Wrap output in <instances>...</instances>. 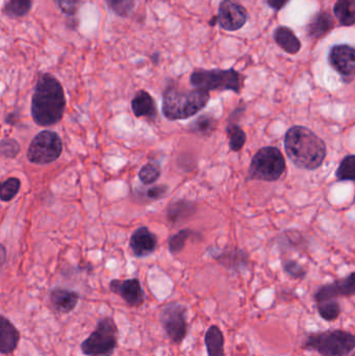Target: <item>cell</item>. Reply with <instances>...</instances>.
<instances>
[{"instance_id": "9c48e42d", "label": "cell", "mask_w": 355, "mask_h": 356, "mask_svg": "<svg viewBox=\"0 0 355 356\" xmlns=\"http://www.w3.org/2000/svg\"><path fill=\"white\" fill-rule=\"evenodd\" d=\"M62 152L63 141L60 136L56 131H43L31 142L27 150V159L33 164H50L56 162Z\"/></svg>"}, {"instance_id": "836d02e7", "label": "cell", "mask_w": 355, "mask_h": 356, "mask_svg": "<svg viewBox=\"0 0 355 356\" xmlns=\"http://www.w3.org/2000/svg\"><path fill=\"white\" fill-rule=\"evenodd\" d=\"M21 181L19 178L10 177L0 184V200L8 202L20 191Z\"/></svg>"}, {"instance_id": "f546056e", "label": "cell", "mask_w": 355, "mask_h": 356, "mask_svg": "<svg viewBox=\"0 0 355 356\" xmlns=\"http://www.w3.org/2000/svg\"><path fill=\"white\" fill-rule=\"evenodd\" d=\"M168 192L169 186L166 184H156V186H147L145 188H138L135 194L140 200L150 203L164 198Z\"/></svg>"}, {"instance_id": "ffe728a7", "label": "cell", "mask_w": 355, "mask_h": 356, "mask_svg": "<svg viewBox=\"0 0 355 356\" xmlns=\"http://www.w3.org/2000/svg\"><path fill=\"white\" fill-rule=\"evenodd\" d=\"M208 356H225V337L218 325H210L204 334Z\"/></svg>"}, {"instance_id": "4dcf8cb0", "label": "cell", "mask_w": 355, "mask_h": 356, "mask_svg": "<svg viewBox=\"0 0 355 356\" xmlns=\"http://www.w3.org/2000/svg\"><path fill=\"white\" fill-rule=\"evenodd\" d=\"M160 175H162V166H160V163L156 162V161H151V162H148L147 164L142 167L138 177H139L142 184H145V186H150V184L156 182Z\"/></svg>"}, {"instance_id": "d4e9b609", "label": "cell", "mask_w": 355, "mask_h": 356, "mask_svg": "<svg viewBox=\"0 0 355 356\" xmlns=\"http://www.w3.org/2000/svg\"><path fill=\"white\" fill-rule=\"evenodd\" d=\"M226 134L229 137V149L233 152H241L247 141V136L239 123L227 122Z\"/></svg>"}, {"instance_id": "ba28073f", "label": "cell", "mask_w": 355, "mask_h": 356, "mask_svg": "<svg viewBox=\"0 0 355 356\" xmlns=\"http://www.w3.org/2000/svg\"><path fill=\"white\" fill-rule=\"evenodd\" d=\"M189 309L179 301H170L160 307V324L171 344L179 346L189 334Z\"/></svg>"}, {"instance_id": "8d00e7d4", "label": "cell", "mask_w": 355, "mask_h": 356, "mask_svg": "<svg viewBox=\"0 0 355 356\" xmlns=\"http://www.w3.org/2000/svg\"><path fill=\"white\" fill-rule=\"evenodd\" d=\"M54 1L58 4L60 12L64 13L67 16H73L79 10V0H54Z\"/></svg>"}, {"instance_id": "7c38bea8", "label": "cell", "mask_w": 355, "mask_h": 356, "mask_svg": "<svg viewBox=\"0 0 355 356\" xmlns=\"http://www.w3.org/2000/svg\"><path fill=\"white\" fill-rule=\"evenodd\" d=\"M208 253L219 265L231 273L240 274L245 272L250 264L249 254L239 248L219 249L210 247Z\"/></svg>"}, {"instance_id": "277c9868", "label": "cell", "mask_w": 355, "mask_h": 356, "mask_svg": "<svg viewBox=\"0 0 355 356\" xmlns=\"http://www.w3.org/2000/svg\"><path fill=\"white\" fill-rule=\"evenodd\" d=\"M302 348L320 356H348L355 349V336L344 330L310 332L302 342Z\"/></svg>"}, {"instance_id": "7a4b0ae2", "label": "cell", "mask_w": 355, "mask_h": 356, "mask_svg": "<svg viewBox=\"0 0 355 356\" xmlns=\"http://www.w3.org/2000/svg\"><path fill=\"white\" fill-rule=\"evenodd\" d=\"M285 152L297 168L317 170L327 156V145L320 137L308 127L295 125L286 133Z\"/></svg>"}, {"instance_id": "74e56055", "label": "cell", "mask_w": 355, "mask_h": 356, "mask_svg": "<svg viewBox=\"0 0 355 356\" xmlns=\"http://www.w3.org/2000/svg\"><path fill=\"white\" fill-rule=\"evenodd\" d=\"M246 111V106L243 104V106H238L235 110L233 111L231 115H229V120L227 122H236L238 123L240 121V119L243 116L244 113Z\"/></svg>"}, {"instance_id": "ab89813d", "label": "cell", "mask_w": 355, "mask_h": 356, "mask_svg": "<svg viewBox=\"0 0 355 356\" xmlns=\"http://www.w3.org/2000/svg\"><path fill=\"white\" fill-rule=\"evenodd\" d=\"M17 121H18V113L17 112L10 113V114L6 116V122L8 123V124L15 125Z\"/></svg>"}, {"instance_id": "f1b7e54d", "label": "cell", "mask_w": 355, "mask_h": 356, "mask_svg": "<svg viewBox=\"0 0 355 356\" xmlns=\"http://www.w3.org/2000/svg\"><path fill=\"white\" fill-rule=\"evenodd\" d=\"M281 249H302L306 245V238L302 232L296 229L286 230L279 238Z\"/></svg>"}, {"instance_id": "9a60e30c", "label": "cell", "mask_w": 355, "mask_h": 356, "mask_svg": "<svg viewBox=\"0 0 355 356\" xmlns=\"http://www.w3.org/2000/svg\"><path fill=\"white\" fill-rule=\"evenodd\" d=\"M50 307L60 315H69L76 309L81 300V295L76 291L56 286L49 292Z\"/></svg>"}, {"instance_id": "603a6c76", "label": "cell", "mask_w": 355, "mask_h": 356, "mask_svg": "<svg viewBox=\"0 0 355 356\" xmlns=\"http://www.w3.org/2000/svg\"><path fill=\"white\" fill-rule=\"evenodd\" d=\"M218 120L210 114L201 115L188 125L190 133L197 137H210L216 131Z\"/></svg>"}, {"instance_id": "d590c367", "label": "cell", "mask_w": 355, "mask_h": 356, "mask_svg": "<svg viewBox=\"0 0 355 356\" xmlns=\"http://www.w3.org/2000/svg\"><path fill=\"white\" fill-rule=\"evenodd\" d=\"M20 145L12 138H6L0 142V156L6 159H15L20 154Z\"/></svg>"}, {"instance_id": "3957f363", "label": "cell", "mask_w": 355, "mask_h": 356, "mask_svg": "<svg viewBox=\"0 0 355 356\" xmlns=\"http://www.w3.org/2000/svg\"><path fill=\"white\" fill-rule=\"evenodd\" d=\"M210 98V92L196 88L183 91L171 83L163 93V115L170 121L192 118L208 106Z\"/></svg>"}, {"instance_id": "4316f807", "label": "cell", "mask_w": 355, "mask_h": 356, "mask_svg": "<svg viewBox=\"0 0 355 356\" xmlns=\"http://www.w3.org/2000/svg\"><path fill=\"white\" fill-rule=\"evenodd\" d=\"M197 236H200L197 232H194V230L190 229V228L179 230V232L173 234V236L169 238V252L173 255L179 254V253L181 252L183 249L185 248L188 240L192 238H197Z\"/></svg>"}, {"instance_id": "d6986e66", "label": "cell", "mask_w": 355, "mask_h": 356, "mask_svg": "<svg viewBox=\"0 0 355 356\" xmlns=\"http://www.w3.org/2000/svg\"><path fill=\"white\" fill-rule=\"evenodd\" d=\"M167 219L173 225L185 223L197 211V204L188 199H177L167 207Z\"/></svg>"}, {"instance_id": "f35d334b", "label": "cell", "mask_w": 355, "mask_h": 356, "mask_svg": "<svg viewBox=\"0 0 355 356\" xmlns=\"http://www.w3.org/2000/svg\"><path fill=\"white\" fill-rule=\"evenodd\" d=\"M289 1L290 0H266L267 4L275 10H281Z\"/></svg>"}, {"instance_id": "4fadbf2b", "label": "cell", "mask_w": 355, "mask_h": 356, "mask_svg": "<svg viewBox=\"0 0 355 356\" xmlns=\"http://www.w3.org/2000/svg\"><path fill=\"white\" fill-rule=\"evenodd\" d=\"M354 275V272H352L345 277L319 286L313 295L315 302L354 297L355 295Z\"/></svg>"}, {"instance_id": "5bb4252c", "label": "cell", "mask_w": 355, "mask_h": 356, "mask_svg": "<svg viewBox=\"0 0 355 356\" xmlns=\"http://www.w3.org/2000/svg\"><path fill=\"white\" fill-rule=\"evenodd\" d=\"M247 20V10L241 4L233 0H223L221 2L217 16V21L221 29L227 31H239L246 24Z\"/></svg>"}, {"instance_id": "8fae6325", "label": "cell", "mask_w": 355, "mask_h": 356, "mask_svg": "<svg viewBox=\"0 0 355 356\" xmlns=\"http://www.w3.org/2000/svg\"><path fill=\"white\" fill-rule=\"evenodd\" d=\"M110 292L120 297L129 307L139 309L145 303L146 295L138 278L112 280L108 284Z\"/></svg>"}, {"instance_id": "5b68a950", "label": "cell", "mask_w": 355, "mask_h": 356, "mask_svg": "<svg viewBox=\"0 0 355 356\" xmlns=\"http://www.w3.org/2000/svg\"><path fill=\"white\" fill-rule=\"evenodd\" d=\"M119 343V328L114 318L104 316L96 323L93 332L81 342L85 356H113Z\"/></svg>"}, {"instance_id": "7402d4cb", "label": "cell", "mask_w": 355, "mask_h": 356, "mask_svg": "<svg viewBox=\"0 0 355 356\" xmlns=\"http://www.w3.org/2000/svg\"><path fill=\"white\" fill-rule=\"evenodd\" d=\"M274 40L277 45L287 54H296L302 49V43L294 31L287 26H279L274 31Z\"/></svg>"}, {"instance_id": "6da1fadb", "label": "cell", "mask_w": 355, "mask_h": 356, "mask_svg": "<svg viewBox=\"0 0 355 356\" xmlns=\"http://www.w3.org/2000/svg\"><path fill=\"white\" fill-rule=\"evenodd\" d=\"M31 117L35 124L48 127L62 120L66 96L62 83L49 73L40 75L31 99Z\"/></svg>"}, {"instance_id": "52a82bcc", "label": "cell", "mask_w": 355, "mask_h": 356, "mask_svg": "<svg viewBox=\"0 0 355 356\" xmlns=\"http://www.w3.org/2000/svg\"><path fill=\"white\" fill-rule=\"evenodd\" d=\"M287 164L281 150L274 146L261 148L250 163L247 178L249 180L276 181L285 175Z\"/></svg>"}, {"instance_id": "ac0fdd59", "label": "cell", "mask_w": 355, "mask_h": 356, "mask_svg": "<svg viewBox=\"0 0 355 356\" xmlns=\"http://www.w3.org/2000/svg\"><path fill=\"white\" fill-rule=\"evenodd\" d=\"M131 111L137 118L158 119V108L154 97L147 91L140 90L131 100Z\"/></svg>"}, {"instance_id": "1f68e13d", "label": "cell", "mask_w": 355, "mask_h": 356, "mask_svg": "<svg viewBox=\"0 0 355 356\" xmlns=\"http://www.w3.org/2000/svg\"><path fill=\"white\" fill-rule=\"evenodd\" d=\"M336 178L339 181H354L355 180V156L349 154L345 156L340 163L337 171H336Z\"/></svg>"}, {"instance_id": "44dd1931", "label": "cell", "mask_w": 355, "mask_h": 356, "mask_svg": "<svg viewBox=\"0 0 355 356\" xmlns=\"http://www.w3.org/2000/svg\"><path fill=\"white\" fill-rule=\"evenodd\" d=\"M333 19L324 10L317 13L308 25V35L313 39H320L333 29Z\"/></svg>"}, {"instance_id": "e0dca14e", "label": "cell", "mask_w": 355, "mask_h": 356, "mask_svg": "<svg viewBox=\"0 0 355 356\" xmlns=\"http://www.w3.org/2000/svg\"><path fill=\"white\" fill-rule=\"evenodd\" d=\"M21 332L14 323L0 313V355H13L18 349Z\"/></svg>"}, {"instance_id": "8992f818", "label": "cell", "mask_w": 355, "mask_h": 356, "mask_svg": "<svg viewBox=\"0 0 355 356\" xmlns=\"http://www.w3.org/2000/svg\"><path fill=\"white\" fill-rule=\"evenodd\" d=\"M190 83L196 89L204 91H231L240 94L243 88L244 77L235 69H196L190 76Z\"/></svg>"}, {"instance_id": "e575fe53", "label": "cell", "mask_w": 355, "mask_h": 356, "mask_svg": "<svg viewBox=\"0 0 355 356\" xmlns=\"http://www.w3.org/2000/svg\"><path fill=\"white\" fill-rule=\"evenodd\" d=\"M283 269L285 273L292 280H304L306 277V274H308L306 268L295 259H287V261H283Z\"/></svg>"}, {"instance_id": "30bf717a", "label": "cell", "mask_w": 355, "mask_h": 356, "mask_svg": "<svg viewBox=\"0 0 355 356\" xmlns=\"http://www.w3.org/2000/svg\"><path fill=\"white\" fill-rule=\"evenodd\" d=\"M329 64L344 81L349 83L354 76V48L347 44L333 46L329 50Z\"/></svg>"}, {"instance_id": "d6a6232c", "label": "cell", "mask_w": 355, "mask_h": 356, "mask_svg": "<svg viewBox=\"0 0 355 356\" xmlns=\"http://www.w3.org/2000/svg\"><path fill=\"white\" fill-rule=\"evenodd\" d=\"M138 0H106V6L117 16L126 18L137 6Z\"/></svg>"}, {"instance_id": "2e32d148", "label": "cell", "mask_w": 355, "mask_h": 356, "mask_svg": "<svg viewBox=\"0 0 355 356\" xmlns=\"http://www.w3.org/2000/svg\"><path fill=\"white\" fill-rule=\"evenodd\" d=\"M129 247H131L133 255L138 259L149 257L156 250L158 236L154 232H150L149 228L141 226L131 234Z\"/></svg>"}, {"instance_id": "83f0119b", "label": "cell", "mask_w": 355, "mask_h": 356, "mask_svg": "<svg viewBox=\"0 0 355 356\" xmlns=\"http://www.w3.org/2000/svg\"><path fill=\"white\" fill-rule=\"evenodd\" d=\"M33 3V0H10L4 6L3 14L8 18H22L31 12Z\"/></svg>"}, {"instance_id": "484cf974", "label": "cell", "mask_w": 355, "mask_h": 356, "mask_svg": "<svg viewBox=\"0 0 355 356\" xmlns=\"http://www.w3.org/2000/svg\"><path fill=\"white\" fill-rule=\"evenodd\" d=\"M316 307L321 319L327 322H335L342 314V305L338 299L316 303Z\"/></svg>"}, {"instance_id": "cb8c5ba5", "label": "cell", "mask_w": 355, "mask_h": 356, "mask_svg": "<svg viewBox=\"0 0 355 356\" xmlns=\"http://www.w3.org/2000/svg\"><path fill=\"white\" fill-rule=\"evenodd\" d=\"M335 16L343 26H352L355 22L354 0H338L333 6Z\"/></svg>"}]
</instances>
